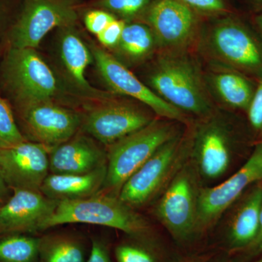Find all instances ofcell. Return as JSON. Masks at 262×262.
Here are the masks:
<instances>
[{"mask_svg":"<svg viewBox=\"0 0 262 262\" xmlns=\"http://www.w3.org/2000/svg\"><path fill=\"white\" fill-rule=\"evenodd\" d=\"M189 51H159L146 75V85L187 116L201 118L215 111L201 62Z\"/></svg>","mask_w":262,"mask_h":262,"instance_id":"6da1fadb","label":"cell"},{"mask_svg":"<svg viewBox=\"0 0 262 262\" xmlns=\"http://www.w3.org/2000/svg\"><path fill=\"white\" fill-rule=\"evenodd\" d=\"M196 51L209 64L222 66L262 80V45L244 23L230 15L201 28Z\"/></svg>","mask_w":262,"mask_h":262,"instance_id":"7a4b0ae2","label":"cell"},{"mask_svg":"<svg viewBox=\"0 0 262 262\" xmlns=\"http://www.w3.org/2000/svg\"><path fill=\"white\" fill-rule=\"evenodd\" d=\"M177 123L180 122L156 117L149 125L107 146V173L100 192L119 196L127 179L165 143L181 134Z\"/></svg>","mask_w":262,"mask_h":262,"instance_id":"3957f363","label":"cell"},{"mask_svg":"<svg viewBox=\"0 0 262 262\" xmlns=\"http://www.w3.org/2000/svg\"><path fill=\"white\" fill-rule=\"evenodd\" d=\"M66 224H87L122 231L131 237H147V221L119 198L106 193L75 201H58L43 231Z\"/></svg>","mask_w":262,"mask_h":262,"instance_id":"277c9868","label":"cell"},{"mask_svg":"<svg viewBox=\"0 0 262 262\" xmlns=\"http://www.w3.org/2000/svg\"><path fill=\"white\" fill-rule=\"evenodd\" d=\"M5 92L17 110L46 101H55L61 86L54 72L34 48H10L0 70Z\"/></svg>","mask_w":262,"mask_h":262,"instance_id":"5b68a950","label":"cell"},{"mask_svg":"<svg viewBox=\"0 0 262 262\" xmlns=\"http://www.w3.org/2000/svg\"><path fill=\"white\" fill-rule=\"evenodd\" d=\"M188 150L187 137L182 134L165 143L127 179L119 198L134 209L145 206L180 170Z\"/></svg>","mask_w":262,"mask_h":262,"instance_id":"8992f818","label":"cell"},{"mask_svg":"<svg viewBox=\"0 0 262 262\" xmlns=\"http://www.w3.org/2000/svg\"><path fill=\"white\" fill-rule=\"evenodd\" d=\"M198 192L192 169L183 165L155 207L158 220L179 243L187 242L196 234Z\"/></svg>","mask_w":262,"mask_h":262,"instance_id":"52a82bcc","label":"cell"},{"mask_svg":"<svg viewBox=\"0 0 262 262\" xmlns=\"http://www.w3.org/2000/svg\"><path fill=\"white\" fill-rule=\"evenodd\" d=\"M141 17L154 33L159 51L195 49L199 15L179 0H154Z\"/></svg>","mask_w":262,"mask_h":262,"instance_id":"ba28073f","label":"cell"},{"mask_svg":"<svg viewBox=\"0 0 262 262\" xmlns=\"http://www.w3.org/2000/svg\"><path fill=\"white\" fill-rule=\"evenodd\" d=\"M77 19L75 0H28L8 32L9 47L35 49L53 29L75 26Z\"/></svg>","mask_w":262,"mask_h":262,"instance_id":"9c48e42d","label":"cell"},{"mask_svg":"<svg viewBox=\"0 0 262 262\" xmlns=\"http://www.w3.org/2000/svg\"><path fill=\"white\" fill-rule=\"evenodd\" d=\"M156 117L146 106L108 99L82 117L81 128L98 142L108 146L149 125Z\"/></svg>","mask_w":262,"mask_h":262,"instance_id":"30bf717a","label":"cell"},{"mask_svg":"<svg viewBox=\"0 0 262 262\" xmlns=\"http://www.w3.org/2000/svg\"><path fill=\"white\" fill-rule=\"evenodd\" d=\"M91 52L100 75L114 93L134 98L152 110L158 117L189 124L185 114L155 94L113 54L96 45L91 46Z\"/></svg>","mask_w":262,"mask_h":262,"instance_id":"8fae6325","label":"cell"},{"mask_svg":"<svg viewBox=\"0 0 262 262\" xmlns=\"http://www.w3.org/2000/svg\"><path fill=\"white\" fill-rule=\"evenodd\" d=\"M198 119L192 136L187 137L189 148L203 178H220L228 170L232 158L230 131L216 110Z\"/></svg>","mask_w":262,"mask_h":262,"instance_id":"7c38bea8","label":"cell"},{"mask_svg":"<svg viewBox=\"0 0 262 262\" xmlns=\"http://www.w3.org/2000/svg\"><path fill=\"white\" fill-rule=\"evenodd\" d=\"M262 180V142L241 168L213 187L199 189L196 234L209 229L251 184Z\"/></svg>","mask_w":262,"mask_h":262,"instance_id":"4fadbf2b","label":"cell"},{"mask_svg":"<svg viewBox=\"0 0 262 262\" xmlns=\"http://www.w3.org/2000/svg\"><path fill=\"white\" fill-rule=\"evenodd\" d=\"M17 111L32 141L51 149L70 140L82 127L80 114L55 101L36 103Z\"/></svg>","mask_w":262,"mask_h":262,"instance_id":"5bb4252c","label":"cell"},{"mask_svg":"<svg viewBox=\"0 0 262 262\" xmlns=\"http://www.w3.org/2000/svg\"><path fill=\"white\" fill-rule=\"evenodd\" d=\"M51 150L28 140L0 149V173L10 189L40 191L50 174Z\"/></svg>","mask_w":262,"mask_h":262,"instance_id":"9a60e30c","label":"cell"},{"mask_svg":"<svg viewBox=\"0 0 262 262\" xmlns=\"http://www.w3.org/2000/svg\"><path fill=\"white\" fill-rule=\"evenodd\" d=\"M13 195L0 206V234L34 233L43 227L58 206L40 191L13 189Z\"/></svg>","mask_w":262,"mask_h":262,"instance_id":"2e32d148","label":"cell"},{"mask_svg":"<svg viewBox=\"0 0 262 262\" xmlns=\"http://www.w3.org/2000/svg\"><path fill=\"white\" fill-rule=\"evenodd\" d=\"M50 173L83 174L107 165V152L79 132L50 151Z\"/></svg>","mask_w":262,"mask_h":262,"instance_id":"e0dca14e","label":"cell"},{"mask_svg":"<svg viewBox=\"0 0 262 262\" xmlns=\"http://www.w3.org/2000/svg\"><path fill=\"white\" fill-rule=\"evenodd\" d=\"M204 73L213 101L215 100L227 107L248 111L256 88L246 75L215 64H209Z\"/></svg>","mask_w":262,"mask_h":262,"instance_id":"ac0fdd59","label":"cell"},{"mask_svg":"<svg viewBox=\"0 0 262 262\" xmlns=\"http://www.w3.org/2000/svg\"><path fill=\"white\" fill-rule=\"evenodd\" d=\"M74 27L62 28L59 41L60 57L71 84L88 97L110 98V94L93 88L86 79V70L94 57Z\"/></svg>","mask_w":262,"mask_h":262,"instance_id":"d6986e66","label":"cell"},{"mask_svg":"<svg viewBox=\"0 0 262 262\" xmlns=\"http://www.w3.org/2000/svg\"><path fill=\"white\" fill-rule=\"evenodd\" d=\"M107 165L83 174L50 173L40 192L57 201H75L101 192L106 181Z\"/></svg>","mask_w":262,"mask_h":262,"instance_id":"ffe728a7","label":"cell"},{"mask_svg":"<svg viewBox=\"0 0 262 262\" xmlns=\"http://www.w3.org/2000/svg\"><path fill=\"white\" fill-rule=\"evenodd\" d=\"M262 208V188L256 187L243 202L229 224L227 244L231 251H245L257 234Z\"/></svg>","mask_w":262,"mask_h":262,"instance_id":"44dd1931","label":"cell"},{"mask_svg":"<svg viewBox=\"0 0 262 262\" xmlns=\"http://www.w3.org/2000/svg\"><path fill=\"white\" fill-rule=\"evenodd\" d=\"M113 51V56L127 67L151 59L159 52V47L147 24L129 23L125 24L121 38Z\"/></svg>","mask_w":262,"mask_h":262,"instance_id":"7402d4cb","label":"cell"},{"mask_svg":"<svg viewBox=\"0 0 262 262\" xmlns=\"http://www.w3.org/2000/svg\"><path fill=\"white\" fill-rule=\"evenodd\" d=\"M41 262H85L80 243L63 234H51L39 238Z\"/></svg>","mask_w":262,"mask_h":262,"instance_id":"603a6c76","label":"cell"},{"mask_svg":"<svg viewBox=\"0 0 262 262\" xmlns=\"http://www.w3.org/2000/svg\"><path fill=\"white\" fill-rule=\"evenodd\" d=\"M39 238L22 233L0 236V262H37Z\"/></svg>","mask_w":262,"mask_h":262,"instance_id":"cb8c5ba5","label":"cell"},{"mask_svg":"<svg viewBox=\"0 0 262 262\" xmlns=\"http://www.w3.org/2000/svg\"><path fill=\"white\" fill-rule=\"evenodd\" d=\"M115 248L117 262H163L159 253L146 244V237H132Z\"/></svg>","mask_w":262,"mask_h":262,"instance_id":"d4e9b609","label":"cell"},{"mask_svg":"<svg viewBox=\"0 0 262 262\" xmlns=\"http://www.w3.org/2000/svg\"><path fill=\"white\" fill-rule=\"evenodd\" d=\"M18 128L9 103L0 96V149L27 141Z\"/></svg>","mask_w":262,"mask_h":262,"instance_id":"484cf974","label":"cell"},{"mask_svg":"<svg viewBox=\"0 0 262 262\" xmlns=\"http://www.w3.org/2000/svg\"><path fill=\"white\" fill-rule=\"evenodd\" d=\"M154 0H99L97 6L124 20L142 16Z\"/></svg>","mask_w":262,"mask_h":262,"instance_id":"4316f807","label":"cell"},{"mask_svg":"<svg viewBox=\"0 0 262 262\" xmlns=\"http://www.w3.org/2000/svg\"><path fill=\"white\" fill-rule=\"evenodd\" d=\"M187 5L196 14L203 16L217 17L229 15V5L226 0H179Z\"/></svg>","mask_w":262,"mask_h":262,"instance_id":"83f0119b","label":"cell"},{"mask_svg":"<svg viewBox=\"0 0 262 262\" xmlns=\"http://www.w3.org/2000/svg\"><path fill=\"white\" fill-rule=\"evenodd\" d=\"M115 15L105 10H92L85 15L84 24L90 32L96 35L101 34L113 20Z\"/></svg>","mask_w":262,"mask_h":262,"instance_id":"f1b7e54d","label":"cell"},{"mask_svg":"<svg viewBox=\"0 0 262 262\" xmlns=\"http://www.w3.org/2000/svg\"><path fill=\"white\" fill-rule=\"evenodd\" d=\"M125 24L126 23L123 20L116 18L113 20L101 34H98V39L101 44L113 50L121 38Z\"/></svg>","mask_w":262,"mask_h":262,"instance_id":"f546056e","label":"cell"},{"mask_svg":"<svg viewBox=\"0 0 262 262\" xmlns=\"http://www.w3.org/2000/svg\"><path fill=\"white\" fill-rule=\"evenodd\" d=\"M258 81L254 96L247 113L250 123L253 128L262 133V80Z\"/></svg>","mask_w":262,"mask_h":262,"instance_id":"4dcf8cb0","label":"cell"},{"mask_svg":"<svg viewBox=\"0 0 262 262\" xmlns=\"http://www.w3.org/2000/svg\"><path fill=\"white\" fill-rule=\"evenodd\" d=\"M85 262H112L107 248L102 241L98 239H92L91 253Z\"/></svg>","mask_w":262,"mask_h":262,"instance_id":"1f68e13d","label":"cell"},{"mask_svg":"<svg viewBox=\"0 0 262 262\" xmlns=\"http://www.w3.org/2000/svg\"><path fill=\"white\" fill-rule=\"evenodd\" d=\"M245 251H246L248 254L251 256H254V255H258L262 252V208L261 211V215H260L259 227H258V230L257 234H256V238L253 241L252 244L250 245L249 246Z\"/></svg>","mask_w":262,"mask_h":262,"instance_id":"d6a6232c","label":"cell"},{"mask_svg":"<svg viewBox=\"0 0 262 262\" xmlns=\"http://www.w3.org/2000/svg\"><path fill=\"white\" fill-rule=\"evenodd\" d=\"M9 10L10 0H0V36L8 21Z\"/></svg>","mask_w":262,"mask_h":262,"instance_id":"836d02e7","label":"cell"},{"mask_svg":"<svg viewBox=\"0 0 262 262\" xmlns=\"http://www.w3.org/2000/svg\"><path fill=\"white\" fill-rule=\"evenodd\" d=\"M8 189H9V187L5 182L3 176L0 173V202L3 201L5 196H6L7 194H8Z\"/></svg>","mask_w":262,"mask_h":262,"instance_id":"e575fe53","label":"cell"},{"mask_svg":"<svg viewBox=\"0 0 262 262\" xmlns=\"http://www.w3.org/2000/svg\"><path fill=\"white\" fill-rule=\"evenodd\" d=\"M256 24L257 25L262 40V11L256 17Z\"/></svg>","mask_w":262,"mask_h":262,"instance_id":"d590c367","label":"cell"},{"mask_svg":"<svg viewBox=\"0 0 262 262\" xmlns=\"http://www.w3.org/2000/svg\"><path fill=\"white\" fill-rule=\"evenodd\" d=\"M248 1L252 3L253 5L258 7V8H261L262 9V0H248Z\"/></svg>","mask_w":262,"mask_h":262,"instance_id":"8d00e7d4","label":"cell"},{"mask_svg":"<svg viewBox=\"0 0 262 262\" xmlns=\"http://www.w3.org/2000/svg\"><path fill=\"white\" fill-rule=\"evenodd\" d=\"M188 262H206L204 259H201V258H196V259L191 260V261Z\"/></svg>","mask_w":262,"mask_h":262,"instance_id":"74e56055","label":"cell"},{"mask_svg":"<svg viewBox=\"0 0 262 262\" xmlns=\"http://www.w3.org/2000/svg\"><path fill=\"white\" fill-rule=\"evenodd\" d=\"M255 262H262V258H260V259L257 260V261Z\"/></svg>","mask_w":262,"mask_h":262,"instance_id":"f35d334b","label":"cell"},{"mask_svg":"<svg viewBox=\"0 0 262 262\" xmlns=\"http://www.w3.org/2000/svg\"><path fill=\"white\" fill-rule=\"evenodd\" d=\"M262 188V187H261Z\"/></svg>","mask_w":262,"mask_h":262,"instance_id":"ab89813d","label":"cell"}]
</instances>
